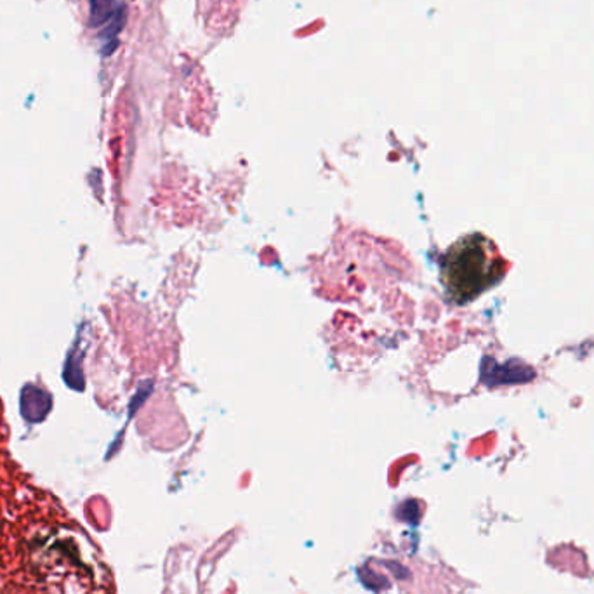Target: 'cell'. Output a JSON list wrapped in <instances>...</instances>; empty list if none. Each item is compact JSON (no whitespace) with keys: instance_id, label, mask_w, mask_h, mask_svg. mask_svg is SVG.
Returning <instances> with one entry per match:
<instances>
[{"instance_id":"obj_1","label":"cell","mask_w":594,"mask_h":594,"mask_svg":"<svg viewBox=\"0 0 594 594\" xmlns=\"http://www.w3.org/2000/svg\"><path fill=\"white\" fill-rule=\"evenodd\" d=\"M505 263L489 237L471 233L459 238L441 261V282L446 296L466 304L503 280Z\"/></svg>"},{"instance_id":"obj_3","label":"cell","mask_w":594,"mask_h":594,"mask_svg":"<svg viewBox=\"0 0 594 594\" xmlns=\"http://www.w3.org/2000/svg\"><path fill=\"white\" fill-rule=\"evenodd\" d=\"M92 27H101L108 23L115 14V0H89Z\"/></svg>"},{"instance_id":"obj_2","label":"cell","mask_w":594,"mask_h":594,"mask_svg":"<svg viewBox=\"0 0 594 594\" xmlns=\"http://www.w3.org/2000/svg\"><path fill=\"white\" fill-rule=\"evenodd\" d=\"M20 407H21V415L25 417L30 422H39L44 417L51 412V407H53V398L46 393L40 387L28 385L23 387L20 398Z\"/></svg>"}]
</instances>
